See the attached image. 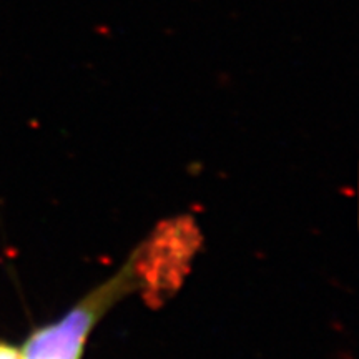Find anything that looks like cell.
Wrapping results in <instances>:
<instances>
[{
    "label": "cell",
    "instance_id": "7a4b0ae2",
    "mask_svg": "<svg viewBox=\"0 0 359 359\" xmlns=\"http://www.w3.org/2000/svg\"><path fill=\"white\" fill-rule=\"evenodd\" d=\"M0 359H24L22 349L0 341Z\"/></svg>",
    "mask_w": 359,
    "mask_h": 359
},
{
    "label": "cell",
    "instance_id": "6da1fadb",
    "mask_svg": "<svg viewBox=\"0 0 359 359\" xmlns=\"http://www.w3.org/2000/svg\"><path fill=\"white\" fill-rule=\"evenodd\" d=\"M196 240V230L185 222L161 228L135 251L115 276L83 296L62 320L30 334L20 348L24 359H82L93 327L120 299L150 285H158L168 293L180 283Z\"/></svg>",
    "mask_w": 359,
    "mask_h": 359
}]
</instances>
